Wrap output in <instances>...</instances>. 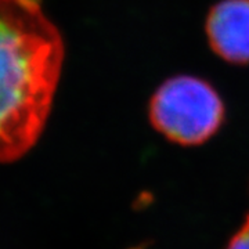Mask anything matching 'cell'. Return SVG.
Masks as SVG:
<instances>
[{
  "instance_id": "obj_1",
  "label": "cell",
  "mask_w": 249,
  "mask_h": 249,
  "mask_svg": "<svg viewBox=\"0 0 249 249\" xmlns=\"http://www.w3.org/2000/svg\"><path fill=\"white\" fill-rule=\"evenodd\" d=\"M64 57L43 0H0V163L22 158L43 133Z\"/></svg>"
},
{
  "instance_id": "obj_2",
  "label": "cell",
  "mask_w": 249,
  "mask_h": 249,
  "mask_svg": "<svg viewBox=\"0 0 249 249\" xmlns=\"http://www.w3.org/2000/svg\"><path fill=\"white\" fill-rule=\"evenodd\" d=\"M148 118L165 139L191 147L204 144L219 132L226 107L209 82L178 75L155 90L148 104Z\"/></svg>"
},
{
  "instance_id": "obj_3",
  "label": "cell",
  "mask_w": 249,
  "mask_h": 249,
  "mask_svg": "<svg viewBox=\"0 0 249 249\" xmlns=\"http://www.w3.org/2000/svg\"><path fill=\"white\" fill-rule=\"evenodd\" d=\"M205 32L211 49L224 61L249 64V0H222L209 10Z\"/></svg>"
},
{
  "instance_id": "obj_4",
  "label": "cell",
  "mask_w": 249,
  "mask_h": 249,
  "mask_svg": "<svg viewBox=\"0 0 249 249\" xmlns=\"http://www.w3.org/2000/svg\"><path fill=\"white\" fill-rule=\"evenodd\" d=\"M226 249H249V214L238 231L232 235Z\"/></svg>"
}]
</instances>
